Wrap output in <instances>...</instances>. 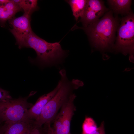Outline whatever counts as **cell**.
I'll list each match as a JSON object with an SVG mask.
<instances>
[{"label": "cell", "mask_w": 134, "mask_h": 134, "mask_svg": "<svg viewBox=\"0 0 134 134\" xmlns=\"http://www.w3.org/2000/svg\"><path fill=\"white\" fill-rule=\"evenodd\" d=\"M45 129L47 134H54L50 124H48L46 126H45Z\"/></svg>", "instance_id": "obj_19"}, {"label": "cell", "mask_w": 134, "mask_h": 134, "mask_svg": "<svg viewBox=\"0 0 134 134\" xmlns=\"http://www.w3.org/2000/svg\"><path fill=\"white\" fill-rule=\"evenodd\" d=\"M18 12L9 9L0 4V23L1 26L4 25L8 20L12 18Z\"/></svg>", "instance_id": "obj_14"}, {"label": "cell", "mask_w": 134, "mask_h": 134, "mask_svg": "<svg viewBox=\"0 0 134 134\" xmlns=\"http://www.w3.org/2000/svg\"><path fill=\"white\" fill-rule=\"evenodd\" d=\"M119 21L117 17H113L112 12L110 11L101 19L82 28L88 35L92 47L104 55L105 52L114 51L115 34Z\"/></svg>", "instance_id": "obj_1"}, {"label": "cell", "mask_w": 134, "mask_h": 134, "mask_svg": "<svg viewBox=\"0 0 134 134\" xmlns=\"http://www.w3.org/2000/svg\"><path fill=\"white\" fill-rule=\"evenodd\" d=\"M106 11V8L100 1L87 0L85 8L79 22H81L84 27H86L99 20Z\"/></svg>", "instance_id": "obj_8"}, {"label": "cell", "mask_w": 134, "mask_h": 134, "mask_svg": "<svg viewBox=\"0 0 134 134\" xmlns=\"http://www.w3.org/2000/svg\"><path fill=\"white\" fill-rule=\"evenodd\" d=\"M12 99L9 91L0 87V102Z\"/></svg>", "instance_id": "obj_16"}, {"label": "cell", "mask_w": 134, "mask_h": 134, "mask_svg": "<svg viewBox=\"0 0 134 134\" xmlns=\"http://www.w3.org/2000/svg\"><path fill=\"white\" fill-rule=\"evenodd\" d=\"M130 69H131V68H126L125 69V71H129V70H130Z\"/></svg>", "instance_id": "obj_21"}, {"label": "cell", "mask_w": 134, "mask_h": 134, "mask_svg": "<svg viewBox=\"0 0 134 134\" xmlns=\"http://www.w3.org/2000/svg\"><path fill=\"white\" fill-rule=\"evenodd\" d=\"M60 85V82L59 81L57 86L54 89L40 97L34 104L28 110V117L29 119L34 121L38 117L44 107L57 91Z\"/></svg>", "instance_id": "obj_10"}, {"label": "cell", "mask_w": 134, "mask_h": 134, "mask_svg": "<svg viewBox=\"0 0 134 134\" xmlns=\"http://www.w3.org/2000/svg\"><path fill=\"white\" fill-rule=\"evenodd\" d=\"M34 121L28 119L20 121L5 122L1 125L2 134H29L34 127Z\"/></svg>", "instance_id": "obj_9"}, {"label": "cell", "mask_w": 134, "mask_h": 134, "mask_svg": "<svg viewBox=\"0 0 134 134\" xmlns=\"http://www.w3.org/2000/svg\"><path fill=\"white\" fill-rule=\"evenodd\" d=\"M9 0H0V4H5L9 1Z\"/></svg>", "instance_id": "obj_20"}, {"label": "cell", "mask_w": 134, "mask_h": 134, "mask_svg": "<svg viewBox=\"0 0 134 134\" xmlns=\"http://www.w3.org/2000/svg\"><path fill=\"white\" fill-rule=\"evenodd\" d=\"M117 36L114 51L125 55L129 54V58H134V16L131 13L121 19L118 28Z\"/></svg>", "instance_id": "obj_5"}, {"label": "cell", "mask_w": 134, "mask_h": 134, "mask_svg": "<svg viewBox=\"0 0 134 134\" xmlns=\"http://www.w3.org/2000/svg\"><path fill=\"white\" fill-rule=\"evenodd\" d=\"M31 15L24 13L22 16L9 20L11 28L9 30L16 39L20 49L25 47L26 39L32 31L30 22Z\"/></svg>", "instance_id": "obj_7"}, {"label": "cell", "mask_w": 134, "mask_h": 134, "mask_svg": "<svg viewBox=\"0 0 134 134\" xmlns=\"http://www.w3.org/2000/svg\"><path fill=\"white\" fill-rule=\"evenodd\" d=\"M25 47L34 49L37 54L36 60L42 66L53 65L59 63L66 54L59 42H49L32 31L28 35Z\"/></svg>", "instance_id": "obj_3"}, {"label": "cell", "mask_w": 134, "mask_h": 134, "mask_svg": "<svg viewBox=\"0 0 134 134\" xmlns=\"http://www.w3.org/2000/svg\"><path fill=\"white\" fill-rule=\"evenodd\" d=\"M1 125H0V134H2L1 129Z\"/></svg>", "instance_id": "obj_22"}, {"label": "cell", "mask_w": 134, "mask_h": 134, "mask_svg": "<svg viewBox=\"0 0 134 134\" xmlns=\"http://www.w3.org/2000/svg\"><path fill=\"white\" fill-rule=\"evenodd\" d=\"M76 97L74 94H72L54 119L53 127H52L54 134H71L70 123L76 109L74 104Z\"/></svg>", "instance_id": "obj_6"}, {"label": "cell", "mask_w": 134, "mask_h": 134, "mask_svg": "<svg viewBox=\"0 0 134 134\" xmlns=\"http://www.w3.org/2000/svg\"></svg>", "instance_id": "obj_23"}, {"label": "cell", "mask_w": 134, "mask_h": 134, "mask_svg": "<svg viewBox=\"0 0 134 134\" xmlns=\"http://www.w3.org/2000/svg\"><path fill=\"white\" fill-rule=\"evenodd\" d=\"M98 127L95 121L93 119L89 117H86L82 124V133H90L96 130Z\"/></svg>", "instance_id": "obj_15"}, {"label": "cell", "mask_w": 134, "mask_h": 134, "mask_svg": "<svg viewBox=\"0 0 134 134\" xmlns=\"http://www.w3.org/2000/svg\"><path fill=\"white\" fill-rule=\"evenodd\" d=\"M24 11V13L31 15L34 11L37 10L39 7L36 0H12Z\"/></svg>", "instance_id": "obj_13"}, {"label": "cell", "mask_w": 134, "mask_h": 134, "mask_svg": "<svg viewBox=\"0 0 134 134\" xmlns=\"http://www.w3.org/2000/svg\"><path fill=\"white\" fill-rule=\"evenodd\" d=\"M30 134H41L39 128H33L31 130Z\"/></svg>", "instance_id": "obj_18"}, {"label": "cell", "mask_w": 134, "mask_h": 134, "mask_svg": "<svg viewBox=\"0 0 134 134\" xmlns=\"http://www.w3.org/2000/svg\"><path fill=\"white\" fill-rule=\"evenodd\" d=\"M30 96L0 102V124L29 119L28 110L33 105L27 101Z\"/></svg>", "instance_id": "obj_4"}, {"label": "cell", "mask_w": 134, "mask_h": 134, "mask_svg": "<svg viewBox=\"0 0 134 134\" xmlns=\"http://www.w3.org/2000/svg\"><path fill=\"white\" fill-rule=\"evenodd\" d=\"M81 134H105L104 130V123L102 122L100 126L94 131L90 133Z\"/></svg>", "instance_id": "obj_17"}, {"label": "cell", "mask_w": 134, "mask_h": 134, "mask_svg": "<svg viewBox=\"0 0 134 134\" xmlns=\"http://www.w3.org/2000/svg\"><path fill=\"white\" fill-rule=\"evenodd\" d=\"M110 8L116 15L120 14L127 15L131 13L130 0H109Z\"/></svg>", "instance_id": "obj_11"}, {"label": "cell", "mask_w": 134, "mask_h": 134, "mask_svg": "<svg viewBox=\"0 0 134 134\" xmlns=\"http://www.w3.org/2000/svg\"><path fill=\"white\" fill-rule=\"evenodd\" d=\"M70 5L73 15L77 21L83 15L85 8L87 0H66Z\"/></svg>", "instance_id": "obj_12"}, {"label": "cell", "mask_w": 134, "mask_h": 134, "mask_svg": "<svg viewBox=\"0 0 134 134\" xmlns=\"http://www.w3.org/2000/svg\"><path fill=\"white\" fill-rule=\"evenodd\" d=\"M60 85L57 91L44 107L38 117L34 121V126L39 128L43 124L50 123L54 120L59 110L68 100L73 91L84 85L78 79L69 81L64 69L59 72Z\"/></svg>", "instance_id": "obj_2"}]
</instances>
